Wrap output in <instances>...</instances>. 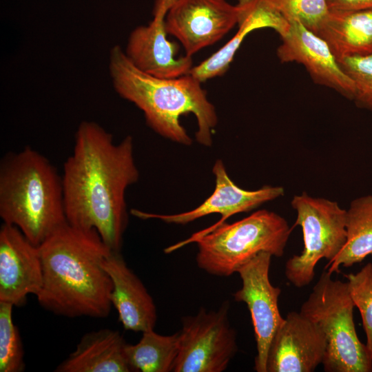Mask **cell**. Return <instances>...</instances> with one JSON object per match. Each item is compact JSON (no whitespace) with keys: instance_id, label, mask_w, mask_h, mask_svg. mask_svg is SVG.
<instances>
[{"instance_id":"cell-1","label":"cell","mask_w":372,"mask_h":372,"mask_svg":"<svg viewBox=\"0 0 372 372\" xmlns=\"http://www.w3.org/2000/svg\"><path fill=\"white\" fill-rule=\"evenodd\" d=\"M61 177L68 223L96 230L110 250L120 252L128 225L125 192L139 178L132 137L116 143L98 123L82 121Z\"/></svg>"},{"instance_id":"cell-2","label":"cell","mask_w":372,"mask_h":372,"mask_svg":"<svg viewBox=\"0 0 372 372\" xmlns=\"http://www.w3.org/2000/svg\"><path fill=\"white\" fill-rule=\"evenodd\" d=\"M43 284L39 304L68 318H105L111 310L112 280L103 262L112 251L94 229L68 223L39 247Z\"/></svg>"},{"instance_id":"cell-3","label":"cell","mask_w":372,"mask_h":372,"mask_svg":"<svg viewBox=\"0 0 372 372\" xmlns=\"http://www.w3.org/2000/svg\"><path fill=\"white\" fill-rule=\"evenodd\" d=\"M109 72L115 91L143 112L147 125L156 133L183 145H192V138L180 123L181 116L192 113L197 121V142L205 147L212 145L217 114L202 83L193 76H151L136 68L119 45L110 52Z\"/></svg>"},{"instance_id":"cell-4","label":"cell","mask_w":372,"mask_h":372,"mask_svg":"<svg viewBox=\"0 0 372 372\" xmlns=\"http://www.w3.org/2000/svg\"><path fill=\"white\" fill-rule=\"evenodd\" d=\"M0 216L39 247L67 222L62 177L30 147L7 153L0 163Z\"/></svg>"},{"instance_id":"cell-5","label":"cell","mask_w":372,"mask_h":372,"mask_svg":"<svg viewBox=\"0 0 372 372\" xmlns=\"http://www.w3.org/2000/svg\"><path fill=\"white\" fill-rule=\"evenodd\" d=\"M291 233L287 220L276 212L258 210L235 223L193 234L164 249L169 254L196 242L198 267L216 276L227 277L262 252L281 257Z\"/></svg>"},{"instance_id":"cell-6","label":"cell","mask_w":372,"mask_h":372,"mask_svg":"<svg viewBox=\"0 0 372 372\" xmlns=\"http://www.w3.org/2000/svg\"><path fill=\"white\" fill-rule=\"evenodd\" d=\"M354 307L348 282L333 280L326 269L301 306L300 312L326 338V372H372L370 352L356 333Z\"/></svg>"},{"instance_id":"cell-7","label":"cell","mask_w":372,"mask_h":372,"mask_svg":"<svg viewBox=\"0 0 372 372\" xmlns=\"http://www.w3.org/2000/svg\"><path fill=\"white\" fill-rule=\"evenodd\" d=\"M291 205L296 212L295 225L302 229L304 248L287 261L285 274L290 283L301 288L312 282L321 259L331 261L344 247L347 210L335 201L306 192L295 195Z\"/></svg>"},{"instance_id":"cell-8","label":"cell","mask_w":372,"mask_h":372,"mask_svg":"<svg viewBox=\"0 0 372 372\" xmlns=\"http://www.w3.org/2000/svg\"><path fill=\"white\" fill-rule=\"evenodd\" d=\"M229 302L216 311L201 307L197 314L184 317L179 333V350L173 372H222L238 351L237 334L231 326Z\"/></svg>"},{"instance_id":"cell-9","label":"cell","mask_w":372,"mask_h":372,"mask_svg":"<svg viewBox=\"0 0 372 372\" xmlns=\"http://www.w3.org/2000/svg\"><path fill=\"white\" fill-rule=\"evenodd\" d=\"M271 257L262 252L241 267L237 273L242 287L233 294L234 300L245 302L250 312L257 349L254 369L258 372H267L271 341L285 321L278 304L281 289L269 280Z\"/></svg>"},{"instance_id":"cell-10","label":"cell","mask_w":372,"mask_h":372,"mask_svg":"<svg viewBox=\"0 0 372 372\" xmlns=\"http://www.w3.org/2000/svg\"><path fill=\"white\" fill-rule=\"evenodd\" d=\"M238 21L237 6L226 0H174L164 19L167 34L189 56L220 40Z\"/></svg>"},{"instance_id":"cell-11","label":"cell","mask_w":372,"mask_h":372,"mask_svg":"<svg viewBox=\"0 0 372 372\" xmlns=\"http://www.w3.org/2000/svg\"><path fill=\"white\" fill-rule=\"evenodd\" d=\"M212 172L215 176L214 191L197 207L174 214H152L132 209L131 214L143 220L158 219L175 225H186L210 214H220V220L207 228L210 229L225 223L233 215L251 211L285 194V189L281 186L263 185L256 190H246L239 187L229 176L220 159L216 161Z\"/></svg>"},{"instance_id":"cell-12","label":"cell","mask_w":372,"mask_h":372,"mask_svg":"<svg viewBox=\"0 0 372 372\" xmlns=\"http://www.w3.org/2000/svg\"><path fill=\"white\" fill-rule=\"evenodd\" d=\"M43 284L39 247L15 226L0 229V302L19 307L29 294L35 296Z\"/></svg>"},{"instance_id":"cell-13","label":"cell","mask_w":372,"mask_h":372,"mask_svg":"<svg viewBox=\"0 0 372 372\" xmlns=\"http://www.w3.org/2000/svg\"><path fill=\"white\" fill-rule=\"evenodd\" d=\"M281 37L277 55L282 63L296 62L304 66L313 80L353 100L355 87L341 68L328 43L298 20L289 21Z\"/></svg>"},{"instance_id":"cell-14","label":"cell","mask_w":372,"mask_h":372,"mask_svg":"<svg viewBox=\"0 0 372 372\" xmlns=\"http://www.w3.org/2000/svg\"><path fill=\"white\" fill-rule=\"evenodd\" d=\"M327 340L321 329L300 311L289 312L268 350L267 372H311L322 364Z\"/></svg>"},{"instance_id":"cell-15","label":"cell","mask_w":372,"mask_h":372,"mask_svg":"<svg viewBox=\"0 0 372 372\" xmlns=\"http://www.w3.org/2000/svg\"><path fill=\"white\" fill-rule=\"evenodd\" d=\"M178 47L167 39L164 19L153 17L146 25L133 30L124 52L139 70L151 76L172 79L188 74L193 66L192 56L176 57Z\"/></svg>"},{"instance_id":"cell-16","label":"cell","mask_w":372,"mask_h":372,"mask_svg":"<svg viewBox=\"0 0 372 372\" xmlns=\"http://www.w3.org/2000/svg\"><path fill=\"white\" fill-rule=\"evenodd\" d=\"M103 267L112 280V305L123 328L141 333L154 329L157 313L153 298L120 252L111 251Z\"/></svg>"},{"instance_id":"cell-17","label":"cell","mask_w":372,"mask_h":372,"mask_svg":"<svg viewBox=\"0 0 372 372\" xmlns=\"http://www.w3.org/2000/svg\"><path fill=\"white\" fill-rule=\"evenodd\" d=\"M125 342L118 331L102 329L85 333L76 349L56 372L133 371L125 354Z\"/></svg>"},{"instance_id":"cell-18","label":"cell","mask_w":372,"mask_h":372,"mask_svg":"<svg viewBox=\"0 0 372 372\" xmlns=\"http://www.w3.org/2000/svg\"><path fill=\"white\" fill-rule=\"evenodd\" d=\"M338 61L372 53V8L330 10L318 30Z\"/></svg>"},{"instance_id":"cell-19","label":"cell","mask_w":372,"mask_h":372,"mask_svg":"<svg viewBox=\"0 0 372 372\" xmlns=\"http://www.w3.org/2000/svg\"><path fill=\"white\" fill-rule=\"evenodd\" d=\"M347 241L325 269L331 274L361 262L372 254V195L353 200L347 210Z\"/></svg>"},{"instance_id":"cell-20","label":"cell","mask_w":372,"mask_h":372,"mask_svg":"<svg viewBox=\"0 0 372 372\" xmlns=\"http://www.w3.org/2000/svg\"><path fill=\"white\" fill-rule=\"evenodd\" d=\"M136 344H126L125 354L133 371L170 372L179 350L178 332L163 335L154 329L142 333Z\"/></svg>"},{"instance_id":"cell-21","label":"cell","mask_w":372,"mask_h":372,"mask_svg":"<svg viewBox=\"0 0 372 372\" xmlns=\"http://www.w3.org/2000/svg\"><path fill=\"white\" fill-rule=\"evenodd\" d=\"M13 307L0 302V372H21L25 367L20 333L12 320Z\"/></svg>"},{"instance_id":"cell-22","label":"cell","mask_w":372,"mask_h":372,"mask_svg":"<svg viewBox=\"0 0 372 372\" xmlns=\"http://www.w3.org/2000/svg\"><path fill=\"white\" fill-rule=\"evenodd\" d=\"M352 300L360 313L366 337V347L372 358V263L358 272L344 275Z\"/></svg>"},{"instance_id":"cell-23","label":"cell","mask_w":372,"mask_h":372,"mask_svg":"<svg viewBox=\"0 0 372 372\" xmlns=\"http://www.w3.org/2000/svg\"><path fill=\"white\" fill-rule=\"evenodd\" d=\"M289 21L298 20L316 34L330 10L327 0H265Z\"/></svg>"},{"instance_id":"cell-24","label":"cell","mask_w":372,"mask_h":372,"mask_svg":"<svg viewBox=\"0 0 372 372\" xmlns=\"http://www.w3.org/2000/svg\"><path fill=\"white\" fill-rule=\"evenodd\" d=\"M254 30L249 25H239L238 30L231 40L207 59L194 66L189 74L201 83L224 74L245 38Z\"/></svg>"},{"instance_id":"cell-25","label":"cell","mask_w":372,"mask_h":372,"mask_svg":"<svg viewBox=\"0 0 372 372\" xmlns=\"http://www.w3.org/2000/svg\"><path fill=\"white\" fill-rule=\"evenodd\" d=\"M338 62L353 82V101L357 106L372 112V53L344 57Z\"/></svg>"},{"instance_id":"cell-26","label":"cell","mask_w":372,"mask_h":372,"mask_svg":"<svg viewBox=\"0 0 372 372\" xmlns=\"http://www.w3.org/2000/svg\"><path fill=\"white\" fill-rule=\"evenodd\" d=\"M236 6L238 10V25L247 23L257 30L272 28L280 37L289 29V21L265 0H239Z\"/></svg>"},{"instance_id":"cell-27","label":"cell","mask_w":372,"mask_h":372,"mask_svg":"<svg viewBox=\"0 0 372 372\" xmlns=\"http://www.w3.org/2000/svg\"><path fill=\"white\" fill-rule=\"evenodd\" d=\"M330 10L347 11L372 8V0H327Z\"/></svg>"},{"instance_id":"cell-28","label":"cell","mask_w":372,"mask_h":372,"mask_svg":"<svg viewBox=\"0 0 372 372\" xmlns=\"http://www.w3.org/2000/svg\"><path fill=\"white\" fill-rule=\"evenodd\" d=\"M174 0H155L153 17L165 19V14Z\"/></svg>"}]
</instances>
